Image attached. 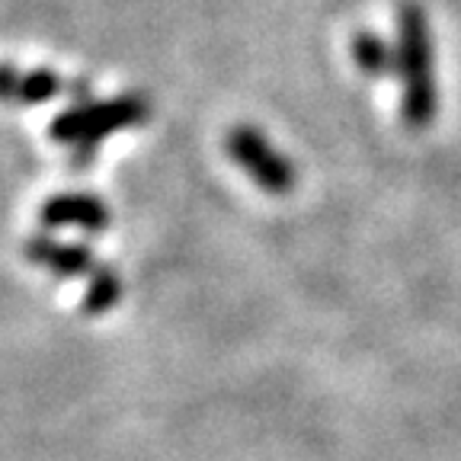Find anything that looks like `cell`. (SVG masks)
Masks as SVG:
<instances>
[{
	"label": "cell",
	"mask_w": 461,
	"mask_h": 461,
	"mask_svg": "<svg viewBox=\"0 0 461 461\" xmlns=\"http://www.w3.org/2000/svg\"><path fill=\"white\" fill-rule=\"evenodd\" d=\"M151 106L141 94H125L115 100H86L74 103L61 115H55L49 125V138L58 144H68L74 151V167H86L94 160V151L100 148L103 138L115 131L135 129L148 122Z\"/></svg>",
	"instance_id": "obj_1"
},
{
	"label": "cell",
	"mask_w": 461,
	"mask_h": 461,
	"mask_svg": "<svg viewBox=\"0 0 461 461\" xmlns=\"http://www.w3.org/2000/svg\"><path fill=\"white\" fill-rule=\"evenodd\" d=\"M401 36H397V74L403 80V119L413 129L432 122L439 109V90L432 77V42L426 16L417 4L401 10Z\"/></svg>",
	"instance_id": "obj_2"
},
{
	"label": "cell",
	"mask_w": 461,
	"mask_h": 461,
	"mask_svg": "<svg viewBox=\"0 0 461 461\" xmlns=\"http://www.w3.org/2000/svg\"><path fill=\"white\" fill-rule=\"evenodd\" d=\"M228 158L240 167V170L257 183L263 193L269 195H285L295 189V167L285 154L269 141L267 135L253 125H234L224 138Z\"/></svg>",
	"instance_id": "obj_3"
},
{
	"label": "cell",
	"mask_w": 461,
	"mask_h": 461,
	"mask_svg": "<svg viewBox=\"0 0 461 461\" xmlns=\"http://www.w3.org/2000/svg\"><path fill=\"white\" fill-rule=\"evenodd\" d=\"M113 215L103 199L90 193H58L45 199L39 209V224L42 230H61V228H77L86 234H103L109 228Z\"/></svg>",
	"instance_id": "obj_4"
},
{
	"label": "cell",
	"mask_w": 461,
	"mask_h": 461,
	"mask_svg": "<svg viewBox=\"0 0 461 461\" xmlns=\"http://www.w3.org/2000/svg\"><path fill=\"white\" fill-rule=\"evenodd\" d=\"M26 259L32 267H42L49 273L61 276V279H77V276H94L96 257L86 244H74V240H58L55 234H32L23 247Z\"/></svg>",
	"instance_id": "obj_5"
},
{
	"label": "cell",
	"mask_w": 461,
	"mask_h": 461,
	"mask_svg": "<svg viewBox=\"0 0 461 461\" xmlns=\"http://www.w3.org/2000/svg\"><path fill=\"white\" fill-rule=\"evenodd\" d=\"M65 94V77L49 68L20 71L14 65H0V103L10 106H45Z\"/></svg>",
	"instance_id": "obj_6"
},
{
	"label": "cell",
	"mask_w": 461,
	"mask_h": 461,
	"mask_svg": "<svg viewBox=\"0 0 461 461\" xmlns=\"http://www.w3.org/2000/svg\"><path fill=\"white\" fill-rule=\"evenodd\" d=\"M353 61L372 77H384V74L397 71V49H391L375 32H359V36H353Z\"/></svg>",
	"instance_id": "obj_7"
},
{
	"label": "cell",
	"mask_w": 461,
	"mask_h": 461,
	"mask_svg": "<svg viewBox=\"0 0 461 461\" xmlns=\"http://www.w3.org/2000/svg\"><path fill=\"white\" fill-rule=\"evenodd\" d=\"M122 298V279L115 273L113 267H96L90 282H86V292H84V311L90 317L96 314H106V311L115 308V302Z\"/></svg>",
	"instance_id": "obj_8"
}]
</instances>
